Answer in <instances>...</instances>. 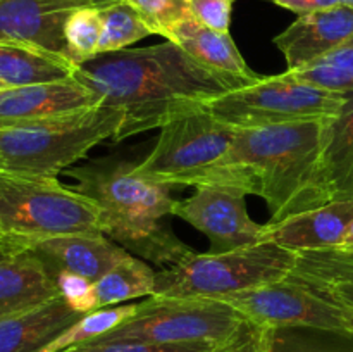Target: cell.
<instances>
[{"label": "cell", "instance_id": "1", "mask_svg": "<svg viewBox=\"0 0 353 352\" xmlns=\"http://www.w3.org/2000/svg\"><path fill=\"white\" fill-rule=\"evenodd\" d=\"M74 79L123 113L114 141L161 128L179 110L255 83L212 71L169 40L97 55L78 64Z\"/></svg>", "mask_w": 353, "mask_h": 352}, {"label": "cell", "instance_id": "2", "mask_svg": "<svg viewBox=\"0 0 353 352\" xmlns=\"http://www.w3.org/2000/svg\"><path fill=\"white\" fill-rule=\"evenodd\" d=\"M134 166L126 159H97L69 168L68 175L76 179L74 188L99 206L105 237L161 268L178 264L195 251L168 223L178 202L172 186L141 178Z\"/></svg>", "mask_w": 353, "mask_h": 352}, {"label": "cell", "instance_id": "3", "mask_svg": "<svg viewBox=\"0 0 353 352\" xmlns=\"http://www.w3.org/2000/svg\"><path fill=\"white\" fill-rule=\"evenodd\" d=\"M324 130L326 119L234 131L226 162L250 178L254 195L268 204L269 223L331 204L321 176Z\"/></svg>", "mask_w": 353, "mask_h": 352}, {"label": "cell", "instance_id": "4", "mask_svg": "<svg viewBox=\"0 0 353 352\" xmlns=\"http://www.w3.org/2000/svg\"><path fill=\"white\" fill-rule=\"evenodd\" d=\"M159 130L150 154L134 166L138 176L169 186L228 185L254 193L250 178L226 162L236 128L203 104L172 114Z\"/></svg>", "mask_w": 353, "mask_h": 352}, {"label": "cell", "instance_id": "5", "mask_svg": "<svg viewBox=\"0 0 353 352\" xmlns=\"http://www.w3.org/2000/svg\"><path fill=\"white\" fill-rule=\"evenodd\" d=\"M119 109L99 104L90 109L0 128V169L50 176L71 168L100 141L116 137Z\"/></svg>", "mask_w": 353, "mask_h": 352}, {"label": "cell", "instance_id": "6", "mask_svg": "<svg viewBox=\"0 0 353 352\" xmlns=\"http://www.w3.org/2000/svg\"><path fill=\"white\" fill-rule=\"evenodd\" d=\"M71 233H102L90 197L50 176L0 169V237L28 242Z\"/></svg>", "mask_w": 353, "mask_h": 352}, {"label": "cell", "instance_id": "7", "mask_svg": "<svg viewBox=\"0 0 353 352\" xmlns=\"http://www.w3.org/2000/svg\"><path fill=\"white\" fill-rule=\"evenodd\" d=\"M255 331L257 326L223 300L150 295L138 302L133 316L88 344L147 342L231 345L252 337Z\"/></svg>", "mask_w": 353, "mask_h": 352}, {"label": "cell", "instance_id": "8", "mask_svg": "<svg viewBox=\"0 0 353 352\" xmlns=\"http://www.w3.org/2000/svg\"><path fill=\"white\" fill-rule=\"evenodd\" d=\"M296 255L272 242L223 254L193 252L178 264L155 271L154 295L221 300L234 292L288 278Z\"/></svg>", "mask_w": 353, "mask_h": 352}, {"label": "cell", "instance_id": "9", "mask_svg": "<svg viewBox=\"0 0 353 352\" xmlns=\"http://www.w3.org/2000/svg\"><path fill=\"white\" fill-rule=\"evenodd\" d=\"M347 97L348 93L299 81L285 71L283 75L262 76L252 85L207 100L203 106L233 128H262L330 119L340 113Z\"/></svg>", "mask_w": 353, "mask_h": 352}, {"label": "cell", "instance_id": "10", "mask_svg": "<svg viewBox=\"0 0 353 352\" xmlns=\"http://www.w3.org/2000/svg\"><path fill=\"white\" fill-rule=\"evenodd\" d=\"M259 330L317 328L347 331L345 307L293 278L265 283L223 297Z\"/></svg>", "mask_w": 353, "mask_h": 352}, {"label": "cell", "instance_id": "11", "mask_svg": "<svg viewBox=\"0 0 353 352\" xmlns=\"http://www.w3.org/2000/svg\"><path fill=\"white\" fill-rule=\"evenodd\" d=\"M248 193L238 186H196L186 200H178L172 216L186 221L210 240L212 254L233 252L264 242L265 224L255 223L247 211Z\"/></svg>", "mask_w": 353, "mask_h": 352}, {"label": "cell", "instance_id": "12", "mask_svg": "<svg viewBox=\"0 0 353 352\" xmlns=\"http://www.w3.org/2000/svg\"><path fill=\"white\" fill-rule=\"evenodd\" d=\"M3 242L7 254L28 252L45 266L52 278L78 276L95 282L114 266L130 257V252L103 233H71L28 242Z\"/></svg>", "mask_w": 353, "mask_h": 352}, {"label": "cell", "instance_id": "13", "mask_svg": "<svg viewBox=\"0 0 353 352\" xmlns=\"http://www.w3.org/2000/svg\"><path fill=\"white\" fill-rule=\"evenodd\" d=\"M85 0H0V41L28 45L69 59L64 26ZM93 7V6H92Z\"/></svg>", "mask_w": 353, "mask_h": 352}, {"label": "cell", "instance_id": "14", "mask_svg": "<svg viewBox=\"0 0 353 352\" xmlns=\"http://www.w3.org/2000/svg\"><path fill=\"white\" fill-rule=\"evenodd\" d=\"M353 38V9H333L299 16L285 31L274 37V45L286 61V71L295 72Z\"/></svg>", "mask_w": 353, "mask_h": 352}, {"label": "cell", "instance_id": "15", "mask_svg": "<svg viewBox=\"0 0 353 352\" xmlns=\"http://www.w3.org/2000/svg\"><path fill=\"white\" fill-rule=\"evenodd\" d=\"M99 104L95 92L74 78L6 88L0 90V128L64 116Z\"/></svg>", "mask_w": 353, "mask_h": 352}, {"label": "cell", "instance_id": "16", "mask_svg": "<svg viewBox=\"0 0 353 352\" xmlns=\"http://www.w3.org/2000/svg\"><path fill=\"white\" fill-rule=\"evenodd\" d=\"M352 221L353 202H331L281 223H268L264 242H272L296 254L331 251L340 247Z\"/></svg>", "mask_w": 353, "mask_h": 352}, {"label": "cell", "instance_id": "17", "mask_svg": "<svg viewBox=\"0 0 353 352\" xmlns=\"http://www.w3.org/2000/svg\"><path fill=\"white\" fill-rule=\"evenodd\" d=\"M81 317L83 313L76 311L62 293L0 317V352H40Z\"/></svg>", "mask_w": 353, "mask_h": 352}, {"label": "cell", "instance_id": "18", "mask_svg": "<svg viewBox=\"0 0 353 352\" xmlns=\"http://www.w3.org/2000/svg\"><path fill=\"white\" fill-rule=\"evenodd\" d=\"M165 38L181 47L199 64L221 75L250 79V81L262 78L248 68L230 33H221L203 26L193 17V14H188L178 21L169 30Z\"/></svg>", "mask_w": 353, "mask_h": 352}, {"label": "cell", "instance_id": "19", "mask_svg": "<svg viewBox=\"0 0 353 352\" xmlns=\"http://www.w3.org/2000/svg\"><path fill=\"white\" fill-rule=\"evenodd\" d=\"M61 295L45 266L28 252L0 259V317L21 313Z\"/></svg>", "mask_w": 353, "mask_h": 352}, {"label": "cell", "instance_id": "20", "mask_svg": "<svg viewBox=\"0 0 353 352\" xmlns=\"http://www.w3.org/2000/svg\"><path fill=\"white\" fill-rule=\"evenodd\" d=\"M321 176L330 202H353V93L336 116L326 119Z\"/></svg>", "mask_w": 353, "mask_h": 352}, {"label": "cell", "instance_id": "21", "mask_svg": "<svg viewBox=\"0 0 353 352\" xmlns=\"http://www.w3.org/2000/svg\"><path fill=\"white\" fill-rule=\"evenodd\" d=\"M155 271L141 259L130 257L90 283L85 292L68 300L76 311L86 314L102 307L117 306L124 300L154 295Z\"/></svg>", "mask_w": 353, "mask_h": 352}, {"label": "cell", "instance_id": "22", "mask_svg": "<svg viewBox=\"0 0 353 352\" xmlns=\"http://www.w3.org/2000/svg\"><path fill=\"white\" fill-rule=\"evenodd\" d=\"M290 278L326 299L353 309V254L336 251L300 252Z\"/></svg>", "mask_w": 353, "mask_h": 352}, {"label": "cell", "instance_id": "23", "mask_svg": "<svg viewBox=\"0 0 353 352\" xmlns=\"http://www.w3.org/2000/svg\"><path fill=\"white\" fill-rule=\"evenodd\" d=\"M78 64L61 55L28 45L0 41V86L37 85V83L62 81L74 78Z\"/></svg>", "mask_w": 353, "mask_h": 352}, {"label": "cell", "instance_id": "24", "mask_svg": "<svg viewBox=\"0 0 353 352\" xmlns=\"http://www.w3.org/2000/svg\"><path fill=\"white\" fill-rule=\"evenodd\" d=\"M259 349L261 352H353V335L317 328L261 330Z\"/></svg>", "mask_w": 353, "mask_h": 352}, {"label": "cell", "instance_id": "25", "mask_svg": "<svg viewBox=\"0 0 353 352\" xmlns=\"http://www.w3.org/2000/svg\"><path fill=\"white\" fill-rule=\"evenodd\" d=\"M137 307L138 302H131L121 304V306L102 307V309L83 314L81 320H78L68 330L62 331L55 340H52L40 352H62L65 349L76 347V345L88 344V342L109 333L114 328L119 326L121 323H124L128 317L133 316Z\"/></svg>", "mask_w": 353, "mask_h": 352}, {"label": "cell", "instance_id": "26", "mask_svg": "<svg viewBox=\"0 0 353 352\" xmlns=\"http://www.w3.org/2000/svg\"><path fill=\"white\" fill-rule=\"evenodd\" d=\"M100 19H102V35L99 41V55L124 50L130 45L152 35L147 24L126 0L100 7Z\"/></svg>", "mask_w": 353, "mask_h": 352}, {"label": "cell", "instance_id": "27", "mask_svg": "<svg viewBox=\"0 0 353 352\" xmlns=\"http://www.w3.org/2000/svg\"><path fill=\"white\" fill-rule=\"evenodd\" d=\"M299 81L338 93H353V38L300 71L290 72Z\"/></svg>", "mask_w": 353, "mask_h": 352}, {"label": "cell", "instance_id": "28", "mask_svg": "<svg viewBox=\"0 0 353 352\" xmlns=\"http://www.w3.org/2000/svg\"><path fill=\"white\" fill-rule=\"evenodd\" d=\"M100 35L102 19L99 7L86 6L72 10L65 21L64 38L74 64H81L99 55Z\"/></svg>", "mask_w": 353, "mask_h": 352}, {"label": "cell", "instance_id": "29", "mask_svg": "<svg viewBox=\"0 0 353 352\" xmlns=\"http://www.w3.org/2000/svg\"><path fill=\"white\" fill-rule=\"evenodd\" d=\"M138 12L152 35L165 38L172 26L192 14L186 0H126Z\"/></svg>", "mask_w": 353, "mask_h": 352}, {"label": "cell", "instance_id": "30", "mask_svg": "<svg viewBox=\"0 0 353 352\" xmlns=\"http://www.w3.org/2000/svg\"><path fill=\"white\" fill-rule=\"evenodd\" d=\"M234 0H190L193 17L203 26L221 33H230L231 10Z\"/></svg>", "mask_w": 353, "mask_h": 352}, {"label": "cell", "instance_id": "31", "mask_svg": "<svg viewBox=\"0 0 353 352\" xmlns=\"http://www.w3.org/2000/svg\"><path fill=\"white\" fill-rule=\"evenodd\" d=\"M272 2H274L276 6L283 7V9H288L292 10V12L299 14V16L343 6L341 0H272Z\"/></svg>", "mask_w": 353, "mask_h": 352}, {"label": "cell", "instance_id": "32", "mask_svg": "<svg viewBox=\"0 0 353 352\" xmlns=\"http://www.w3.org/2000/svg\"><path fill=\"white\" fill-rule=\"evenodd\" d=\"M336 251L347 252V254H353V221L350 223V226L347 228V231H345L343 240H341L340 247H338Z\"/></svg>", "mask_w": 353, "mask_h": 352}, {"label": "cell", "instance_id": "33", "mask_svg": "<svg viewBox=\"0 0 353 352\" xmlns=\"http://www.w3.org/2000/svg\"><path fill=\"white\" fill-rule=\"evenodd\" d=\"M62 352H103L102 349L97 347V345H76V347L65 349Z\"/></svg>", "mask_w": 353, "mask_h": 352}, {"label": "cell", "instance_id": "34", "mask_svg": "<svg viewBox=\"0 0 353 352\" xmlns=\"http://www.w3.org/2000/svg\"><path fill=\"white\" fill-rule=\"evenodd\" d=\"M345 320H347V331L353 335V309L345 307Z\"/></svg>", "mask_w": 353, "mask_h": 352}, {"label": "cell", "instance_id": "35", "mask_svg": "<svg viewBox=\"0 0 353 352\" xmlns=\"http://www.w3.org/2000/svg\"><path fill=\"white\" fill-rule=\"evenodd\" d=\"M85 2H88L90 6H93V7H105V6H110V3H114V2H119V0H85Z\"/></svg>", "mask_w": 353, "mask_h": 352}, {"label": "cell", "instance_id": "36", "mask_svg": "<svg viewBox=\"0 0 353 352\" xmlns=\"http://www.w3.org/2000/svg\"><path fill=\"white\" fill-rule=\"evenodd\" d=\"M259 335H261V330H259ZM259 335L250 345H247V347H245L243 351H240V352H261V349H259Z\"/></svg>", "mask_w": 353, "mask_h": 352}, {"label": "cell", "instance_id": "37", "mask_svg": "<svg viewBox=\"0 0 353 352\" xmlns=\"http://www.w3.org/2000/svg\"><path fill=\"white\" fill-rule=\"evenodd\" d=\"M9 257V254H7L6 247H3V242H2V237H0V259H6Z\"/></svg>", "mask_w": 353, "mask_h": 352}, {"label": "cell", "instance_id": "38", "mask_svg": "<svg viewBox=\"0 0 353 352\" xmlns=\"http://www.w3.org/2000/svg\"><path fill=\"white\" fill-rule=\"evenodd\" d=\"M341 3H343V6H347V7H352V9H353V0H341Z\"/></svg>", "mask_w": 353, "mask_h": 352}, {"label": "cell", "instance_id": "39", "mask_svg": "<svg viewBox=\"0 0 353 352\" xmlns=\"http://www.w3.org/2000/svg\"><path fill=\"white\" fill-rule=\"evenodd\" d=\"M186 2H190V0H186Z\"/></svg>", "mask_w": 353, "mask_h": 352}, {"label": "cell", "instance_id": "40", "mask_svg": "<svg viewBox=\"0 0 353 352\" xmlns=\"http://www.w3.org/2000/svg\"><path fill=\"white\" fill-rule=\"evenodd\" d=\"M0 90H2V86H0Z\"/></svg>", "mask_w": 353, "mask_h": 352}]
</instances>
